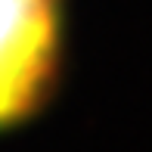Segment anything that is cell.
<instances>
[{"mask_svg":"<svg viewBox=\"0 0 152 152\" xmlns=\"http://www.w3.org/2000/svg\"><path fill=\"white\" fill-rule=\"evenodd\" d=\"M59 65V0H0V127L25 118Z\"/></svg>","mask_w":152,"mask_h":152,"instance_id":"1","label":"cell"}]
</instances>
